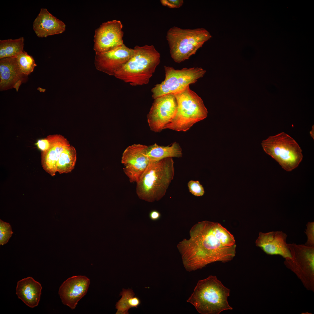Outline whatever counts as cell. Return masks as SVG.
<instances>
[{"label":"cell","mask_w":314,"mask_h":314,"mask_svg":"<svg viewBox=\"0 0 314 314\" xmlns=\"http://www.w3.org/2000/svg\"><path fill=\"white\" fill-rule=\"evenodd\" d=\"M188 186L190 192L194 196H201L204 194V188L199 181L191 180L188 182Z\"/></svg>","instance_id":"484cf974"},{"label":"cell","mask_w":314,"mask_h":314,"mask_svg":"<svg viewBox=\"0 0 314 314\" xmlns=\"http://www.w3.org/2000/svg\"><path fill=\"white\" fill-rule=\"evenodd\" d=\"M174 95L177 104V112L165 129L186 131L194 124L207 117L208 112L203 101L189 86Z\"/></svg>","instance_id":"8992f818"},{"label":"cell","mask_w":314,"mask_h":314,"mask_svg":"<svg viewBox=\"0 0 314 314\" xmlns=\"http://www.w3.org/2000/svg\"><path fill=\"white\" fill-rule=\"evenodd\" d=\"M306 229L304 232L307 237L305 245L309 247H314V222H308L306 225Z\"/></svg>","instance_id":"4316f807"},{"label":"cell","mask_w":314,"mask_h":314,"mask_svg":"<svg viewBox=\"0 0 314 314\" xmlns=\"http://www.w3.org/2000/svg\"><path fill=\"white\" fill-rule=\"evenodd\" d=\"M90 281L85 276H75L65 281L59 288L58 294L62 303L72 309L86 294Z\"/></svg>","instance_id":"5bb4252c"},{"label":"cell","mask_w":314,"mask_h":314,"mask_svg":"<svg viewBox=\"0 0 314 314\" xmlns=\"http://www.w3.org/2000/svg\"><path fill=\"white\" fill-rule=\"evenodd\" d=\"M16 58L20 70L26 75L30 74L37 66L33 57L24 51L19 54Z\"/></svg>","instance_id":"603a6c76"},{"label":"cell","mask_w":314,"mask_h":314,"mask_svg":"<svg viewBox=\"0 0 314 314\" xmlns=\"http://www.w3.org/2000/svg\"><path fill=\"white\" fill-rule=\"evenodd\" d=\"M160 2L163 6L170 8H179L184 3L183 0H161Z\"/></svg>","instance_id":"83f0119b"},{"label":"cell","mask_w":314,"mask_h":314,"mask_svg":"<svg viewBox=\"0 0 314 314\" xmlns=\"http://www.w3.org/2000/svg\"><path fill=\"white\" fill-rule=\"evenodd\" d=\"M131 58L115 74L132 86L148 84L160 62V55L153 45L136 46Z\"/></svg>","instance_id":"3957f363"},{"label":"cell","mask_w":314,"mask_h":314,"mask_svg":"<svg viewBox=\"0 0 314 314\" xmlns=\"http://www.w3.org/2000/svg\"><path fill=\"white\" fill-rule=\"evenodd\" d=\"M188 240L177 245L183 264L188 271L201 269L211 263L232 260L236 254L233 236L218 222L204 221L191 228Z\"/></svg>","instance_id":"6da1fadb"},{"label":"cell","mask_w":314,"mask_h":314,"mask_svg":"<svg viewBox=\"0 0 314 314\" xmlns=\"http://www.w3.org/2000/svg\"><path fill=\"white\" fill-rule=\"evenodd\" d=\"M76 159L75 148L69 146L61 153L56 164L57 172L60 174L70 172L74 168Z\"/></svg>","instance_id":"44dd1931"},{"label":"cell","mask_w":314,"mask_h":314,"mask_svg":"<svg viewBox=\"0 0 314 314\" xmlns=\"http://www.w3.org/2000/svg\"><path fill=\"white\" fill-rule=\"evenodd\" d=\"M291 257L284 264L297 276L308 290L314 292V247L287 244Z\"/></svg>","instance_id":"9c48e42d"},{"label":"cell","mask_w":314,"mask_h":314,"mask_svg":"<svg viewBox=\"0 0 314 314\" xmlns=\"http://www.w3.org/2000/svg\"><path fill=\"white\" fill-rule=\"evenodd\" d=\"M33 29L39 37L61 33L66 25L62 21L50 13L46 8H41L33 24Z\"/></svg>","instance_id":"ac0fdd59"},{"label":"cell","mask_w":314,"mask_h":314,"mask_svg":"<svg viewBox=\"0 0 314 314\" xmlns=\"http://www.w3.org/2000/svg\"><path fill=\"white\" fill-rule=\"evenodd\" d=\"M35 144L42 152H43L49 148L51 143L49 138L47 136L45 138L38 140Z\"/></svg>","instance_id":"f1b7e54d"},{"label":"cell","mask_w":314,"mask_h":314,"mask_svg":"<svg viewBox=\"0 0 314 314\" xmlns=\"http://www.w3.org/2000/svg\"><path fill=\"white\" fill-rule=\"evenodd\" d=\"M261 145L265 153L287 171L297 167L302 159V150L298 144L284 132L269 137L262 141Z\"/></svg>","instance_id":"52a82bcc"},{"label":"cell","mask_w":314,"mask_h":314,"mask_svg":"<svg viewBox=\"0 0 314 314\" xmlns=\"http://www.w3.org/2000/svg\"><path fill=\"white\" fill-rule=\"evenodd\" d=\"M28 76L23 74L18 65L16 57L0 59V90L15 88L17 92L22 83L26 82Z\"/></svg>","instance_id":"2e32d148"},{"label":"cell","mask_w":314,"mask_h":314,"mask_svg":"<svg viewBox=\"0 0 314 314\" xmlns=\"http://www.w3.org/2000/svg\"><path fill=\"white\" fill-rule=\"evenodd\" d=\"M134 49L130 48L124 44L105 52L96 53L94 65L99 71L110 76H114L132 56Z\"/></svg>","instance_id":"4fadbf2b"},{"label":"cell","mask_w":314,"mask_h":314,"mask_svg":"<svg viewBox=\"0 0 314 314\" xmlns=\"http://www.w3.org/2000/svg\"><path fill=\"white\" fill-rule=\"evenodd\" d=\"M310 134L311 136L314 139V126H313L312 130L310 131Z\"/></svg>","instance_id":"1f68e13d"},{"label":"cell","mask_w":314,"mask_h":314,"mask_svg":"<svg viewBox=\"0 0 314 314\" xmlns=\"http://www.w3.org/2000/svg\"><path fill=\"white\" fill-rule=\"evenodd\" d=\"M13 233L10 224L0 220V245L7 243Z\"/></svg>","instance_id":"d4e9b609"},{"label":"cell","mask_w":314,"mask_h":314,"mask_svg":"<svg viewBox=\"0 0 314 314\" xmlns=\"http://www.w3.org/2000/svg\"><path fill=\"white\" fill-rule=\"evenodd\" d=\"M287 237L281 231L260 232L255 244L267 255H278L285 259L290 258L291 255L286 242Z\"/></svg>","instance_id":"9a60e30c"},{"label":"cell","mask_w":314,"mask_h":314,"mask_svg":"<svg viewBox=\"0 0 314 314\" xmlns=\"http://www.w3.org/2000/svg\"><path fill=\"white\" fill-rule=\"evenodd\" d=\"M211 37L210 33L203 28L183 29L174 26L167 31L166 38L171 58L179 63L195 54Z\"/></svg>","instance_id":"5b68a950"},{"label":"cell","mask_w":314,"mask_h":314,"mask_svg":"<svg viewBox=\"0 0 314 314\" xmlns=\"http://www.w3.org/2000/svg\"><path fill=\"white\" fill-rule=\"evenodd\" d=\"M147 147L134 144L127 147L122 154L123 171L130 183L138 181L150 162L146 154Z\"/></svg>","instance_id":"8fae6325"},{"label":"cell","mask_w":314,"mask_h":314,"mask_svg":"<svg viewBox=\"0 0 314 314\" xmlns=\"http://www.w3.org/2000/svg\"><path fill=\"white\" fill-rule=\"evenodd\" d=\"M177 109V102L173 94H166L154 99L147 115L151 130L157 133L164 129L175 117Z\"/></svg>","instance_id":"30bf717a"},{"label":"cell","mask_w":314,"mask_h":314,"mask_svg":"<svg viewBox=\"0 0 314 314\" xmlns=\"http://www.w3.org/2000/svg\"><path fill=\"white\" fill-rule=\"evenodd\" d=\"M230 290L225 286L216 276L210 275L199 280L191 296L187 300L201 314H219L232 310L228 298Z\"/></svg>","instance_id":"277c9868"},{"label":"cell","mask_w":314,"mask_h":314,"mask_svg":"<svg viewBox=\"0 0 314 314\" xmlns=\"http://www.w3.org/2000/svg\"><path fill=\"white\" fill-rule=\"evenodd\" d=\"M51 143L49 148L42 152L41 164L44 169L52 176L57 172L56 164L63 150L70 145L67 139L60 135L48 136Z\"/></svg>","instance_id":"e0dca14e"},{"label":"cell","mask_w":314,"mask_h":314,"mask_svg":"<svg viewBox=\"0 0 314 314\" xmlns=\"http://www.w3.org/2000/svg\"><path fill=\"white\" fill-rule=\"evenodd\" d=\"M164 68V80L155 85L151 90L152 97L154 99L166 94H174L181 92L203 77L206 72L202 68L197 67L184 68L181 69H176L166 66Z\"/></svg>","instance_id":"ba28073f"},{"label":"cell","mask_w":314,"mask_h":314,"mask_svg":"<svg viewBox=\"0 0 314 314\" xmlns=\"http://www.w3.org/2000/svg\"><path fill=\"white\" fill-rule=\"evenodd\" d=\"M24 39L21 37L15 39L0 40V59L16 57L23 51Z\"/></svg>","instance_id":"7402d4cb"},{"label":"cell","mask_w":314,"mask_h":314,"mask_svg":"<svg viewBox=\"0 0 314 314\" xmlns=\"http://www.w3.org/2000/svg\"><path fill=\"white\" fill-rule=\"evenodd\" d=\"M174 175L172 158L150 161L136 183L137 195L149 202L159 201L165 195Z\"/></svg>","instance_id":"7a4b0ae2"},{"label":"cell","mask_w":314,"mask_h":314,"mask_svg":"<svg viewBox=\"0 0 314 314\" xmlns=\"http://www.w3.org/2000/svg\"><path fill=\"white\" fill-rule=\"evenodd\" d=\"M151 220L153 221H156L159 220L161 217V214L156 210H153L151 211L149 215Z\"/></svg>","instance_id":"4dcf8cb0"},{"label":"cell","mask_w":314,"mask_h":314,"mask_svg":"<svg viewBox=\"0 0 314 314\" xmlns=\"http://www.w3.org/2000/svg\"><path fill=\"white\" fill-rule=\"evenodd\" d=\"M146 154L150 161H155L167 158H180L182 156V152L179 144L174 142L170 146H160L154 144L148 146Z\"/></svg>","instance_id":"ffe728a7"},{"label":"cell","mask_w":314,"mask_h":314,"mask_svg":"<svg viewBox=\"0 0 314 314\" xmlns=\"http://www.w3.org/2000/svg\"><path fill=\"white\" fill-rule=\"evenodd\" d=\"M141 303L140 299L136 296H132L130 298L129 300V305L130 308H137Z\"/></svg>","instance_id":"f546056e"},{"label":"cell","mask_w":314,"mask_h":314,"mask_svg":"<svg viewBox=\"0 0 314 314\" xmlns=\"http://www.w3.org/2000/svg\"><path fill=\"white\" fill-rule=\"evenodd\" d=\"M122 27L119 20L102 23L95 31L93 49L95 53L106 52L124 44Z\"/></svg>","instance_id":"7c38bea8"},{"label":"cell","mask_w":314,"mask_h":314,"mask_svg":"<svg viewBox=\"0 0 314 314\" xmlns=\"http://www.w3.org/2000/svg\"><path fill=\"white\" fill-rule=\"evenodd\" d=\"M135 293L132 289L128 288L122 289L119 296H122L121 298L116 303V308L117 311L116 314H128V311L130 308L129 305V300L130 297L134 296Z\"/></svg>","instance_id":"cb8c5ba5"},{"label":"cell","mask_w":314,"mask_h":314,"mask_svg":"<svg viewBox=\"0 0 314 314\" xmlns=\"http://www.w3.org/2000/svg\"><path fill=\"white\" fill-rule=\"evenodd\" d=\"M42 287L31 277L24 278L17 282L16 294L18 298L31 308L37 306L40 301Z\"/></svg>","instance_id":"d6986e66"}]
</instances>
